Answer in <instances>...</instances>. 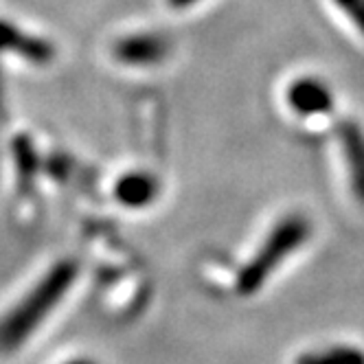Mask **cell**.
Returning <instances> with one entry per match:
<instances>
[{
	"mask_svg": "<svg viewBox=\"0 0 364 364\" xmlns=\"http://www.w3.org/2000/svg\"><path fill=\"white\" fill-rule=\"evenodd\" d=\"M285 97H288V106L292 108V112L303 119L329 114L336 106L333 90L329 88V84L311 75L294 80Z\"/></svg>",
	"mask_w": 364,
	"mask_h": 364,
	"instance_id": "cell-3",
	"label": "cell"
},
{
	"mask_svg": "<svg viewBox=\"0 0 364 364\" xmlns=\"http://www.w3.org/2000/svg\"><path fill=\"white\" fill-rule=\"evenodd\" d=\"M333 5L341 9L353 22V27L364 36V0H333Z\"/></svg>",
	"mask_w": 364,
	"mask_h": 364,
	"instance_id": "cell-9",
	"label": "cell"
},
{
	"mask_svg": "<svg viewBox=\"0 0 364 364\" xmlns=\"http://www.w3.org/2000/svg\"><path fill=\"white\" fill-rule=\"evenodd\" d=\"M114 55L125 66H156L169 55V40L159 33H134L117 42Z\"/></svg>",
	"mask_w": 364,
	"mask_h": 364,
	"instance_id": "cell-4",
	"label": "cell"
},
{
	"mask_svg": "<svg viewBox=\"0 0 364 364\" xmlns=\"http://www.w3.org/2000/svg\"><path fill=\"white\" fill-rule=\"evenodd\" d=\"M167 3L173 7V9H187V7H193L200 0H167Z\"/></svg>",
	"mask_w": 364,
	"mask_h": 364,
	"instance_id": "cell-10",
	"label": "cell"
},
{
	"mask_svg": "<svg viewBox=\"0 0 364 364\" xmlns=\"http://www.w3.org/2000/svg\"><path fill=\"white\" fill-rule=\"evenodd\" d=\"M345 154V165L351 180V191L364 204V129L358 123H343L338 132Z\"/></svg>",
	"mask_w": 364,
	"mask_h": 364,
	"instance_id": "cell-6",
	"label": "cell"
},
{
	"mask_svg": "<svg viewBox=\"0 0 364 364\" xmlns=\"http://www.w3.org/2000/svg\"><path fill=\"white\" fill-rule=\"evenodd\" d=\"M161 185L159 178L149 171H127L114 185V198L125 209H147V206L159 198Z\"/></svg>",
	"mask_w": 364,
	"mask_h": 364,
	"instance_id": "cell-5",
	"label": "cell"
},
{
	"mask_svg": "<svg viewBox=\"0 0 364 364\" xmlns=\"http://www.w3.org/2000/svg\"><path fill=\"white\" fill-rule=\"evenodd\" d=\"M311 224L307 218L292 213L285 215L268 232L264 244L257 248L255 257L242 268L237 277V292L248 296L255 294L272 277V272L309 240Z\"/></svg>",
	"mask_w": 364,
	"mask_h": 364,
	"instance_id": "cell-2",
	"label": "cell"
},
{
	"mask_svg": "<svg viewBox=\"0 0 364 364\" xmlns=\"http://www.w3.org/2000/svg\"><path fill=\"white\" fill-rule=\"evenodd\" d=\"M299 364H364V353L355 347L338 345L327 351H311L299 358Z\"/></svg>",
	"mask_w": 364,
	"mask_h": 364,
	"instance_id": "cell-8",
	"label": "cell"
},
{
	"mask_svg": "<svg viewBox=\"0 0 364 364\" xmlns=\"http://www.w3.org/2000/svg\"><path fill=\"white\" fill-rule=\"evenodd\" d=\"M0 48H14L18 50V53H24V55H36L40 60L48 58L50 55V48L42 42H36V40H29V38H24L20 36L11 24L7 22H0Z\"/></svg>",
	"mask_w": 364,
	"mask_h": 364,
	"instance_id": "cell-7",
	"label": "cell"
},
{
	"mask_svg": "<svg viewBox=\"0 0 364 364\" xmlns=\"http://www.w3.org/2000/svg\"><path fill=\"white\" fill-rule=\"evenodd\" d=\"M75 277L77 268L70 262H62L50 272H46V277L0 323V347L9 351L27 341L38 329V325L53 311V307L64 299Z\"/></svg>",
	"mask_w": 364,
	"mask_h": 364,
	"instance_id": "cell-1",
	"label": "cell"
},
{
	"mask_svg": "<svg viewBox=\"0 0 364 364\" xmlns=\"http://www.w3.org/2000/svg\"><path fill=\"white\" fill-rule=\"evenodd\" d=\"M64 364H95L92 360H86V358H75V360H68Z\"/></svg>",
	"mask_w": 364,
	"mask_h": 364,
	"instance_id": "cell-11",
	"label": "cell"
}]
</instances>
